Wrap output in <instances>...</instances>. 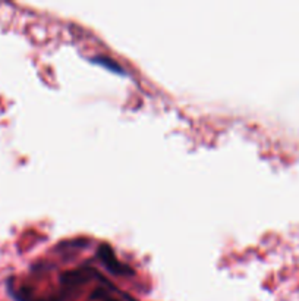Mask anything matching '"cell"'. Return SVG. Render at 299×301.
Returning <instances> with one entry per match:
<instances>
[{"label":"cell","instance_id":"1","mask_svg":"<svg viewBox=\"0 0 299 301\" xmlns=\"http://www.w3.org/2000/svg\"><path fill=\"white\" fill-rule=\"evenodd\" d=\"M97 258L103 263V266L110 270L114 275H120V276H126V275H133V270L123 264L114 254V251L110 248V245L107 244H101L97 248Z\"/></svg>","mask_w":299,"mask_h":301},{"label":"cell","instance_id":"2","mask_svg":"<svg viewBox=\"0 0 299 301\" xmlns=\"http://www.w3.org/2000/svg\"><path fill=\"white\" fill-rule=\"evenodd\" d=\"M89 60H91L92 63H95V65H100V66L107 68L108 70H111V72H114V73L126 75L125 70H123V68H122L117 62H114L113 59H110V57H106V56H94V57L89 59Z\"/></svg>","mask_w":299,"mask_h":301}]
</instances>
